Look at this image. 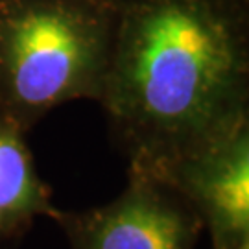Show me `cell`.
I'll return each instance as SVG.
<instances>
[{"mask_svg":"<svg viewBox=\"0 0 249 249\" xmlns=\"http://www.w3.org/2000/svg\"><path fill=\"white\" fill-rule=\"evenodd\" d=\"M98 104L127 172L162 181L249 127V0H122Z\"/></svg>","mask_w":249,"mask_h":249,"instance_id":"obj_1","label":"cell"},{"mask_svg":"<svg viewBox=\"0 0 249 249\" xmlns=\"http://www.w3.org/2000/svg\"><path fill=\"white\" fill-rule=\"evenodd\" d=\"M122 0H0V107L24 131L74 100L100 102Z\"/></svg>","mask_w":249,"mask_h":249,"instance_id":"obj_2","label":"cell"},{"mask_svg":"<svg viewBox=\"0 0 249 249\" xmlns=\"http://www.w3.org/2000/svg\"><path fill=\"white\" fill-rule=\"evenodd\" d=\"M71 249H194L203 223L166 181L127 172L118 196L87 211H59Z\"/></svg>","mask_w":249,"mask_h":249,"instance_id":"obj_3","label":"cell"},{"mask_svg":"<svg viewBox=\"0 0 249 249\" xmlns=\"http://www.w3.org/2000/svg\"><path fill=\"white\" fill-rule=\"evenodd\" d=\"M166 183L196 211L213 249L249 246V127L181 162Z\"/></svg>","mask_w":249,"mask_h":249,"instance_id":"obj_4","label":"cell"},{"mask_svg":"<svg viewBox=\"0 0 249 249\" xmlns=\"http://www.w3.org/2000/svg\"><path fill=\"white\" fill-rule=\"evenodd\" d=\"M57 213L28 148L26 131L0 107V246L22 236L37 216L55 220Z\"/></svg>","mask_w":249,"mask_h":249,"instance_id":"obj_5","label":"cell"},{"mask_svg":"<svg viewBox=\"0 0 249 249\" xmlns=\"http://www.w3.org/2000/svg\"><path fill=\"white\" fill-rule=\"evenodd\" d=\"M240 249H249V246H244V248H240Z\"/></svg>","mask_w":249,"mask_h":249,"instance_id":"obj_6","label":"cell"}]
</instances>
